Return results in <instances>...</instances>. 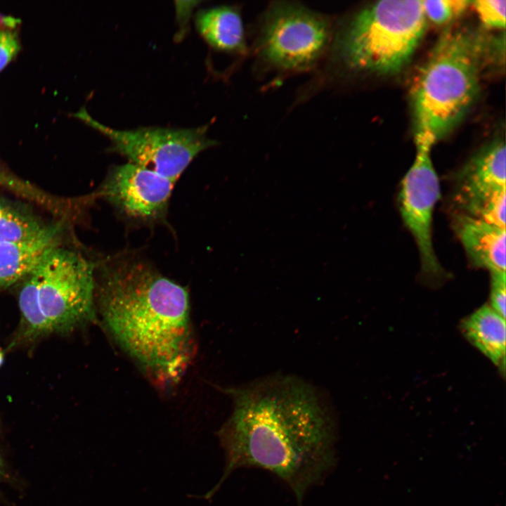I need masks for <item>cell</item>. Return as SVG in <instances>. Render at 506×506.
Instances as JSON below:
<instances>
[{"label": "cell", "mask_w": 506, "mask_h": 506, "mask_svg": "<svg viewBox=\"0 0 506 506\" xmlns=\"http://www.w3.org/2000/svg\"><path fill=\"white\" fill-rule=\"evenodd\" d=\"M233 410L218 432L225 469L212 497L235 470L257 467L283 480L301 505L336 460L331 412L309 384L273 376L226 390Z\"/></svg>", "instance_id": "cell-1"}, {"label": "cell", "mask_w": 506, "mask_h": 506, "mask_svg": "<svg viewBox=\"0 0 506 506\" xmlns=\"http://www.w3.org/2000/svg\"><path fill=\"white\" fill-rule=\"evenodd\" d=\"M99 278L101 316L114 339L158 386L179 382L194 350L187 290L140 259L105 262Z\"/></svg>", "instance_id": "cell-2"}, {"label": "cell", "mask_w": 506, "mask_h": 506, "mask_svg": "<svg viewBox=\"0 0 506 506\" xmlns=\"http://www.w3.org/2000/svg\"><path fill=\"white\" fill-rule=\"evenodd\" d=\"M426 27L422 0H383L335 26L328 68L394 74L409 61Z\"/></svg>", "instance_id": "cell-3"}, {"label": "cell", "mask_w": 506, "mask_h": 506, "mask_svg": "<svg viewBox=\"0 0 506 506\" xmlns=\"http://www.w3.org/2000/svg\"><path fill=\"white\" fill-rule=\"evenodd\" d=\"M483 51L481 40L467 29L442 34L413 87L415 134L436 142L461 119L478 92Z\"/></svg>", "instance_id": "cell-4"}, {"label": "cell", "mask_w": 506, "mask_h": 506, "mask_svg": "<svg viewBox=\"0 0 506 506\" xmlns=\"http://www.w3.org/2000/svg\"><path fill=\"white\" fill-rule=\"evenodd\" d=\"M332 18L294 1L271 3L261 15L253 51L264 70L281 74L310 71L330 50Z\"/></svg>", "instance_id": "cell-5"}, {"label": "cell", "mask_w": 506, "mask_h": 506, "mask_svg": "<svg viewBox=\"0 0 506 506\" xmlns=\"http://www.w3.org/2000/svg\"><path fill=\"white\" fill-rule=\"evenodd\" d=\"M96 266L79 252L60 245L34 268L41 309L53 332H66L94 318Z\"/></svg>", "instance_id": "cell-6"}, {"label": "cell", "mask_w": 506, "mask_h": 506, "mask_svg": "<svg viewBox=\"0 0 506 506\" xmlns=\"http://www.w3.org/2000/svg\"><path fill=\"white\" fill-rule=\"evenodd\" d=\"M74 116L105 136L111 142V151L126 157L129 162L164 176L174 184L200 153L217 144L208 137L207 126L119 130L94 119L85 108Z\"/></svg>", "instance_id": "cell-7"}, {"label": "cell", "mask_w": 506, "mask_h": 506, "mask_svg": "<svg viewBox=\"0 0 506 506\" xmlns=\"http://www.w3.org/2000/svg\"><path fill=\"white\" fill-rule=\"evenodd\" d=\"M416 155L402 179L398 195L401 215L417 246L422 269L430 275L441 272L432 242L433 212L440 198V186L431 159L435 141L415 134Z\"/></svg>", "instance_id": "cell-8"}, {"label": "cell", "mask_w": 506, "mask_h": 506, "mask_svg": "<svg viewBox=\"0 0 506 506\" xmlns=\"http://www.w3.org/2000/svg\"><path fill=\"white\" fill-rule=\"evenodd\" d=\"M174 186L164 176L127 162L110 170L97 196L130 219L153 223L165 219Z\"/></svg>", "instance_id": "cell-9"}, {"label": "cell", "mask_w": 506, "mask_h": 506, "mask_svg": "<svg viewBox=\"0 0 506 506\" xmlns=\"http://www.w3.org/2000/svg\"><path fill=\"white\" fill-rule=\"evenodd\" d=\"M506 188V151L503 140L492 141L476 153L458 172L455 200L470 214L491 195Z\"/></svg>", "instance_id": "cell-10"}, {"label": "cell", "mask_w": 506, "mask_h": 506, "mask_svg": "<svg viewBox=\"0 0 506 506\" xmlns=\"http://www.w3.org/2000/svg\"><path fill=\"white\" fill-rule=\"evenodd\" d=\"M455 229L474 266L490 273L505 271V228L461 214L455 218Z\"/></svg>", "instance_id": "cell-11"}, {"label": "cell", "mask_w": 506, "mask_h": 506, "mask_svg": "<svg viewBox=\"0 0 506 506\" xmlns=\"http://www.w3.org/2000/svg\"><path fill=\"white\" fill-rule=\"evenodd\" d=\"M63 221L47 224L25 240L0 243V289L23 280L51 248L60 245Z\"/></svg>", "instance_id": "cell-12"}, {"label": "cell", "mask_w": 506, "mask_h": 506, "mask_svg": "<svg viewBox=\"0 0 506 506\" xmlns=\"http://www.w3.org/2000/svg\"><path fill=\"white\" fill-rule=\"evenodd\" d=\"M196 27L208 45L221 53L245 57L249 52L238 6H219L200 11Z\"/></svg>", "instance_id": "cell-13"}, {"label": "cell", "mask_w": 506, "mask_h": 506, "mask_svg": "<svg viewBox=\"0 0 506 506\" xmlns=\"http://www.w3.org/2000/svg\"><path fill=\"white\" fill-rule=\"evenodd\" d=\"M461 330L467 339L495 365L505 367V318L489 305H483L462 320Z\"/></svg>", "instance_id": "cell-14"}, {"label": "cell", "mask_w": 506, "mask_h": 506, "mask_svg": "<svg viewBox=\"0 0 506 506\" xmlns=\"http://www.w3.org/2000/svg\"><path fill=\"white\" fill-rule=\"evenodd\" d=\"M23 281L19 294V306L25 335L28 338H34L52 332L49 322L39 304L38 280L34 268Z\"/></svg>", "instance_id": "cell-15"}, {"label": "cell", "mask_w": 506, "mask_h": 506, "mask_svg": "<svg viewBox=\"0 0 506 506\" xmlns=\"http://www.w3.org/2000/svg\"><path fill=\"white\" fill-rule=\"evenodd\" d=\"M46 225L32 214L0 199V243L30 239Z\"/></svg>", "instance_id": "cell-16"}, {"label": "cell", "mask_w": 506, "mask_h": 506, "mask_svg": "<svg viewBox=\"0 0 506 506\" xmlns=\"http://www.w3.org/2000/svg\"><path fill=\"white\" fill-rule=\"evenodd\" d=\"M505 193L506 188L497 191L482 202L468 215L488 223L505 228Z\"/></svg>", "instance_id": "cell-17"}, {"label": "cell", "mask_w": 506, "mask_h": 506, "mask_svg": "<svg viewBox=\"0 0 506 506\" xmlns=\"http://www.w3.org/2000/svg\"><path fill=\"white\" fill-rule=\"evenodd\" d=\"M471 3L465 0H422L425 18L441 25L462 13Z\"/></svg>", "instance_id": "cell-18"}, {"label": "cell", "mask_w": 506, "mask_h": 506, "mask_svg": "<svg viewBox=\"0 0 506 506\" xmlns=\"http://www.w3.org/2000/svg\"><path fill=\"white\" fill-rule=\"evenodd\" d=\"M481 22L487 27L504 29L505 27V0H478L471 1Z\"/></svg>", "instance_id": "cell-19"}, {"label": "cell", "mask_w": 506, "mask_h": 506, "mask_svg": "<svg viewBox=\"0 0 506 506\" xmlns=\"http://www.w3.org/2000/svg\"><path fill=\"white\" fill-rule=\"evenodd\" d=\"M0 28V72L17 56L20 48L18 34L15 30L17 20L4 18Z\"/></svg>", "instance_id": "cell-20"}, {"label": "cell", "mask_w": 506, "mask_h": 506, "mask_svg": "<svg viewBox=\"0 0 506 506\" xmlns=\"http://www.w3.org/2000/svg\"><path fill=\"white\" fill-rule=\"evenodd\" d=\"M490 306L505 318V271L491 273Z\"/></svg>", "instance_id": "cell-21"}, {"label": "cell", "mask_w": 506, "mask_h": 506, "mask_svg": "<svg viewBox=\"0 0 506 506\" xmlns=\"http://www.w3.org/2000/svg\"><path fill=\"white\" fill-rule=\"evenodd\" d=\"M8 181V172L0 166V186L5 185Z\"/></svg>", "instance_id": "cell-22"}, {"label": "cell", "mask_w": 506, "mask_h": 506, "mask_svg": "<svg viewBox=\"0 0 506 506\" xmlns=\"http://www.w3.org/2000/svg\"><path fill=\"white\" fill-rule=\"evenodd\" d=\"M2 362H3V353L0 350V365H1Z\"/></svg>", "instance_id": "cell-23"}, {"label": "cell", "mask_w": 506, "mask_h": 506, "mask_svg": "<svg viewBox=\"0 0 506 506\" xmlns=\"http://www.w3.org/2000/svg\"><path fill=\"white\" fill-rule=\"evenodd\" d=\"M1 469H2V461H1V457H0V472H1Z\"/></svg>", "instance_id": "cell-24"}]
</instances>
